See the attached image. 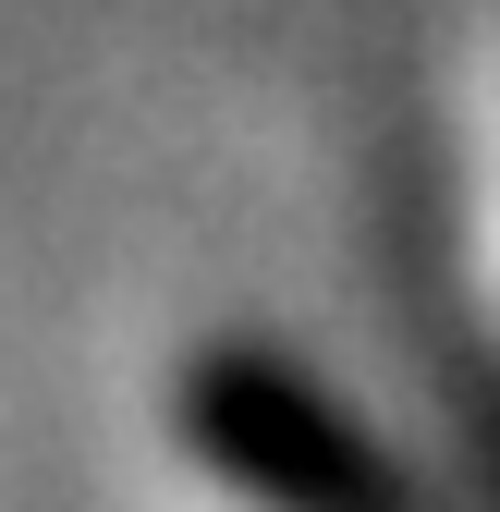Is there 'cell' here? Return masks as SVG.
I'll list each match as a JSON object with an SVG mask.
<instances>
[{
	"instance_id": "1",
	"label": "cell",
	"mask_w": 500,
	"mask_h": 512,
	"mask_svg": "<svg viewBox=\"0 0 500 512\" xmlns=\"http://www.w3.org/2000/svg\"><path fill=\"white\" fill-rule=\"evenodd\" d=\"M183 427H196V452L232 488H257L281 512H415L403 476L269 354H208L196 378H183Z\"/></svg>"
}]
</instances>
